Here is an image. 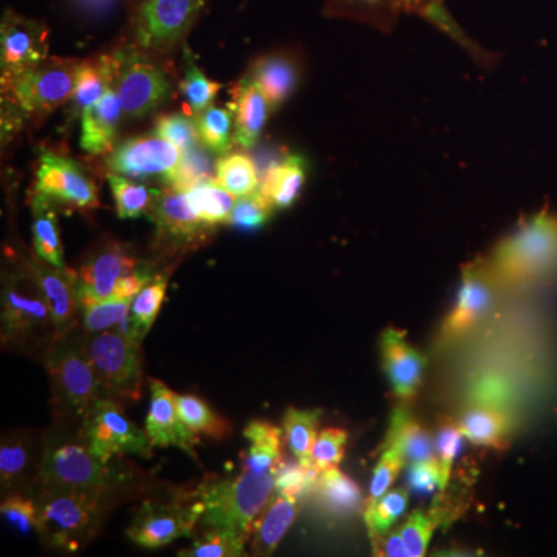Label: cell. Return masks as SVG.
<instances>
[{
	"mask_svg": "<svg viewBox=\"0 0 557 557\" xmlns=\"http://www.w3.org/2000/svg\"><path fill=\"white\" fill-rule=\"evenodd\" d=\"M119 57H102L100 60L83 62L76 69L75 89L70 100L76 112L84 110L101 100L102 95L112 87V81L119 73Z\"/></svg>",
	"mask_w": 557,
	"mask_h": 557,
	"instance_id": "f1b7e54d",
	"label": "cell"
},
{
	"mask_svg": "<svg viewBox=\"0 0 557 557\" xmlns=\"http://www.w3.org/2000/svg\"><path fill=\"white\" fill-rule=\"evenodd\" d=\"M137 267V260L119 244H106L95 251L79 270V309L95 300L113 298L120 278Z\"/></svg>",
	"mask_w": 557,
	"mask_h": 557,
	"instance_id": "e0dca14e",
	"label": "cell"
},
{
	"mask_svg": "<svg viewBox=\"0 0 557 557\" xmlns=\"http://www.w3.org/2000/svg\"><path fill=\"white\" fill-rule=\"evenodd\" d=\"M79 432L91 453L104 461L123 454L152 456L153 446L146 431L132 423L120 403L112 398L102 397L95 403L89 416L79 424Z\"/></svg>",
	"mask_w": 557,
	"mask_h": 557,
	"instance_id": "9c48e42d",
	"label": "cell"
},
{
	"mask_svg": "<svg viewBox=\"0 0 557 557\" xmlns=\"http://www.w3.org/2000/svg\"><path fill=\"white\" fill-rule=\"evenodd\" d=\"M203 507L194 494H178L170 502L146 500L127 528V536L139 547L149 549L189 537L199 527Z\"/></svg>",
	"mask_w": 557,
	"mask_h": 557,
	"instance_id": "ba28073f",
	"label": "cell"
},
{
	"mask_svg": "<svg viewBox=\"0 0 557 557\" xmlns=\"http://www.w3.org/2000/svg\"><path fill=\"white\" fill-rule=\"evenodd\" d=\"M149 218L156 223L157 242L168 251H180L201 244L207 239L208 230L212 228L194 211L188 194L171 186L170 189L159 190Z\"/></svg>",
	"mask_w": 557,
	"mask_h": 557,
	"instance_id": "7c38bea8",
	"label": "cell"
},
{
	"mask_svg": "<svg viewBox=\"0 0 557 557\" xmlns=\"http://www.w3.org/2000/svg\"><path fill=\"white\" fill-rule=\"evenodd\" d=\"M406 9L408 13L418 14V16L424 17V20L431 22L432 25L440 28L449 35L450 38L460 42L463 47H471L465 33L460 30L457 22L450 16L448 10H446L443 0H406Z\"/></svg>",
	"mask_w": 557,
	"mask_h": 557,
	"instance_id": "f907efd6",
	"label": "cell"
},
{
	"mask_svg": "<svg viewBox=\"0 0 557 557\" xmlns=\"http://www.w3.org/2000/svg\"><path fill=\"white\" fill-rule=\"evenodd\" d=\"M494 282L522 287L557 274V218L547 212L534 215L507 237L486 267Z\"/></svg>",
	"mask_w": 557,
	"mask_h": 557,
	"instance_id": "3957f363",
	"label": "cell"
},
{
	"mask_svg": "<svg viewBox=\"0 0 557 557\" xmlns=\"http://www.w3.org/2000/svg\"><path fill=\"white\" fill-rule=\"evenodd\" d=\"M185 153L168 139L137 137L126 139L112 150L109 168L115 174L132 178L160 177L170 183Z\"/></svg>",
	"mask_w": 557,
	"mask_h": 557,
	"instance_id": "4fadbf2b",
	"label": "cell"
},
{
	"mask_svg": "<svg viewBox=\"0 0 557 557\" xmlns=\"http://www.w3.org/2000/svg\"><path fill=\"white\" fill-rule=\"evenodd\" d=\"M383 448L398 449L410 463L437 458L431 434L405 408L395 409L392 413Z\"/></svg>",
	"mask_w": 557,
	"mask_h": 557,
	"instance_id": "484cf974",
	"label": "cell"
},
{
	"mask_svg": "<svg viewBox=\"0 0 557 557\" xmlns=\"http://www.w3.org/2000/svg\"><path fill=\"white\" fill-rule=\"evenodd\" d=\"M306 180L304 160L296 156L287 157L282 163L271 168L265 178L260 182L259 193L274 208L287 209L298 200Z\"/></svg>",
	"mask_w": 557,
	"mask_h": 557,
	"instance_id": "83f0119b",
	"label": "cell"
},
{
	"mask_svg": "<svg viewBox=\"0 0 557 557\" xmlns=\"http://www.w3.org/2000/svg\"><path fill=\"white\" fill-rule=\"evenodd\" d=\"M126 475L95 456L79 429L75 434L57 432L44 440L38 474L39 487L81 491L112 497Z\"/></svg>",
	"mask_w": 557,
	"mask_h": 557,
	"instance_id": "7a4b0ae2",
	"label": "cell"
},
{
	"mask_svg": "<svg viewBox=\"0 0 557 557\" xmlns=\"http://www.w3.org/2000/svg\"><path fill=\"white\" fill-rule=\"evenodd\" d=\"M153 277L156 276H153L150 267L138 265L137 269L132 270L131 273L124 274V276L120 278L115 287V293H113V298L126 299L132 302L135 296H137Z\"/></svg>",
	"mask_w": 557,
	"mask_h": 557,
	"instance_id": "6f0895ef",
	"label": "cell"
},
{
	"mask_svg": "<svg viewBox=\"0 0 557 557\" xmlns=\"http://www.w3.org/2000/svg\"><path fill=\"white\" fill-rule=\"evenodd\" d=\"M38 507L40 539L62 552H81L97 536L108 516L112 497L81 491L39 487Z\"/></svg>",
	"mask_w": 557,
	"mask_h": 557,
	"instance_id": "277c9868",
	"label": "cell"
},
{
	"mask_svg": "<svg viewBox=\"0 0 557 557\" xmlns=\"http://www.w3.org/2000/svg\"><path fill=\"white\" fill-rule=\"evenodd\" d=\"M461 440H463V434H461L458 423L450 420V418H443L440 421L437 440H435V450H437L440 468H442L440 491L448 486L450 469H453L454 460H456L461 449Z\"/></svg>",
	"mask_w": 557,
	"mask_h": 557,
	"instance_id": "f5cc1de1",
	"label": "cell"
},
{
	"mask_svg": "<svg viewBox=\"0 0 557 557\" xmlns=\"http://www.w3.org/2000/svg\"><path fill=\"white\" fill-rule=\"evenodd\" d=\"M233 113L228 110L209 106L203 112L199 113L197 119V129H199L200 141L205 148L211 150L218 156H225L233 146Z\"/></svg>",
	"mask_w": 557,
	"mask_h": 557,
	"instance_id": "ee69618b",
	"label": "cell"
},
{
	"mask_svg": "<svg viewBox=\"0 0 557 557\" xmlns=\"http://www.w3.org/2000/svg\"><path fill=\"white\" fill-rule=\"evenodd\" d=\"M408 490L398 487L392 493L384 494L373 504L366 505L364 520L372 541L388 533L391 527L401 518L403 512L408 508Z\"/></svg>",
	"mask_w": 557,
	"mask_h": 557,
	"instance_id": "f6af8a7d",
	"label": "cell"
},
{
	"mask_svg": "<svg viewBox=\"0 0 557 557\" xmlns=\"http://www.w3.org/2000/svg\"><path fill=\"white\" fill-rule=\"evenodd\" d=\"M348 435L344 429L329 428L318 435L313 448V468L318 472L339 467L346 454Z\"/></svg>",
	"mask_w": 557,
	"mask_h": 557,
	"instance_id": "816d5d0a",
	"label": "cell"
},
{
	"mask_svg": "<svg viewBox=\"0 0 557 557\" xmlns=\"http://www.w3.org/2000/svg\"><path fill=\"white\" fill-rule=\"evenodd\" d=\"M175 401H177L180 416L196 434H203L212 440H223L233 431V424L226 418L219 416L207 401L196 395H177Z\"/></svg>",
	"mask_w": 557,
	"mask_h": 557,
	"instance_id": "8d00e7d4",
	"label": "cell"
},
{
	"mask_svg": "<svg viewBox=\"0 0 557 557\" xmlns=\"http://www.w3.org/2000/svg\"><path fill=\"white\" fill-rule=\"evenodd\" d=\"M168 282H170V278L164 274L153 277L132 300L129 333L135 338L145 339L157 317H159L161 306H163L164 298H166Z\"/></svg>",
	"mask_w": 557,
	"mask_h": 557,
	"instance_id": "d590c367",
	"label": "cell"
},
{
	"mask_svg": "<svg viewBox=\"0 0 557 557\" xmlns=\"http://www.w3.org/2000/svg\"><path fill=\"white\" fill-rule=\"evenodd\" d=\"M81 115V148L94 156L112 150L121 116L124 115L119 94L109 87L101 100L84 110Z\"/></svg>",
	"mask_w": 557,
	"mask_h": 557,
	"instance_id": "603a6c76",
	"label": "cell"
},
{
	"mask_svg": "<svg viewBox=\"0 0 557 557\" xmlns=\"http://www.w3.org/2000/svg\"><path fill=\"white\" fill-rule=\"evenodd\" d=\"M273 494V471L258 472L242 467L236 478L208 479L194 493L203 507L199 527L223 528L251 537L256 520Z\"/></svg>",
	"mask_w": 557,
	"mask_h": 557,
	"instance_id": "5b68a950",
	"label": "cell"
},
{
	"mask_svg": "<svg viewBox=\"0 0 557 557\" xmlns=\"http://www.w3.org/2000/svg\"><path fill=\"white\" fill-rule=\"evenodd\" d=\"M190 205L197 215L208 225L228 223L231 211L236 205V197L219 185L218 182H201L193 189L186 190Z\"/></svg>",
	"mask_w": 557,
	"mask_h": 557,
	"instance_id": "74e56055",
	"label": "cell"
},
{
	"mask_svg": "<svg viewBox=\"0 0 557 557\" xmlns=\"http://www.w3.org/2000/svg\"><path fill=\"white\" fill-rule=\"evenodd\" d=\"M409 490L417 494H431L442 486V468L438 458L432 460L413 461L408 472Z\"/></svg>",
	"mask_w": 557,
	"mask_h": 557,
	"instance_id": "9f6ffc18",
	"label": "cell"
},
{
	"mask_svg": "<svg viewBox=\"0 0 557 557\" xmlns=\"http://www.w3.org/2000/svg\"><path fill=\"white\" fill-rule=\"evenodd\" d=\"M109 185L121 219H138L139 215L149 214L159 194V190L137 185L120 174H110Z\"/></svg>",
	"mask_w": 557,
	"mask_h": 557,
	"instance_id": "7bdbcfd3",
	"label": "cell"
},
{
	"mask_svg": "<svg viewBox=\"0 0 557 557\" xmlns=\"http://www.w3.org/2000/svg\"><path fill=\"white\" fill-rule=\"evenodd\" d=\"M215 182L234 197H245L259 190L256 164L244 153L223 157L215 166Z\"/></svg>",
	"mask_w": 557,
	"mask_h": 557,
	"instance_id": "ab89813d",
	"label": "cell"
},
{
	"mask_svg": "<svg viewBox=\"0 0 557 557\" xmlns=\"http://www.w3.org/2000/svg\"><path fill=\"white\" fill-rule=\"evenodd\" d=\"M119 61L116 94L124 115L143 119L171 97L170 81L157 65L135 53H120Z\"/></svg>",
	"mask_w": 557,
	"mask_h": 557,
	"instance_id": "8fae6325",
	"label": "cell"
},
{
	"mask_svg": "<svg viewBox=\"0 0 557 557\" xmlns=\"http://www.w3.org/2000/svg\"><path fill=\"white\" fill-rule=\"evenodd\" d=\"M461 434L472 445L485 446V448H507L511 421L504 412L491 408H475L468 410L461 417Z\"/></svg>",
	"mask_w": 557,
	"mask_h": 557,
	"instance_id": "d6a6232c",
	"label": "cell"
},
{
	"mask_svg": "<svg viewBox=\"0 0 557 557\" xmlns=\"http://www.w3.org/2000/svg\"><path fill=\"white\" fill-rule=\"evenodd\" d=\"M321 416L319 409L289 408L282 421V431L289 453L306 467H313V448Z\"/></svg>",
	"mask_w": 557,
	"mask_h": 557,
	"instance_id": "e575fe53",
	"label": "cell"
},
{
	"mask_svg": "<svg viewBox=\"0 0 557 557\" xmlns=\"http://www.w3.org/2000/svg\"><path fill=\"white\" fill-rule=\"evenodd\" d=\"M36 189L42 196L70 207H98V190L94 182L87 178L75 161L53 156L49 150H42L40 153Z\"/></svg>",
	"mask_w": 557,
	"mask_h": 557,
	"instance_id": "9a60e30c",
	"label": "cell"
},
{
	"mask_svg": "<svg viewBox=\"0 0 557 557\" xmlns=\"http://www.w3.org/2000/svg\"><path fill=\"white\" fill-rule=\"evenodd\" d=\"M33 244L39 260L53 267L64 269V252L58 228V215L49 197L38 196L33 199Z\"/></svg>",
	"mask_w": 557,
	"mask_h": 557,
	"instance_id": "1f68e13d",
	"label": "cell"
},
{
	"mask_svg": "<svg viewBox=\"0 0 557 557\" xmlns=\"http://www.w3.org/2000/svg\"><path fill=\"white\" fill-rule=\"evenodd\" d=\"M493 277L483 265H468L458 289L456 309L446 318L443 341H456L479 324L493 306Z\"/></svg>",
	"mask_w": 557,
	"mask_h": 557,
	"instance_id": "ac0fdd59",
	"label": "cell"
},
{
	"mask_svg": "<svg viewBox=\"0 0 557 557\" xmlns=\"http://www.w3.org/2000/svg\"><path fill=\"white\" fill-rule=\"evenodd\" d=\"M299 502L274 491L273 497L263 509L252 528L251 555L270 556L287 533L299 512Z\"/></svg>",
	"mask_w": 557,
	"mask_h": 557,
	"instance_id": "d4e9b609",
	"label": "cell"
},
{
	"mask_svg": "<svg viewBox=\"0 0 557 557\" xmlns=\"http://www.w3.org/2000/svg\"><path fill=\"white\" fill-rule=\"evenodd\" d=\"M406 461L408 460L398 449L383 448V456H381L379 465L373 471L368 504H373L387 493L388 487L398 478L399 471L405 467Z\"/></svg>",
	"mask_w": 557,
	"mask_h": 557,
	"instance_id": "11a10c76",
	"label": "cell"
},
{
	"mask_svg": "<svg viewBox=\"0 0 557 557\" xmlns=\"http://www.w3.org/2000/svg\"><path fill=\"white\" fill-rule=\"evenodd\" d=\"M251 78L258 84L271 109H277L296 90L299 72L292 58L271 54L256 62Z\"/></svg>",
	"mask_w": 557,
	"mask_h": 557,
	"instance_id": "4316f807",
	"label": "cell"
},
{
	"mask_svg": "<svg viewBox=\"0 0 557 557\" xmlns=\"http://www.w3.org/2000/svg\"><path fill=\"white\" fill-rule=\"evenodd\" d=\"M30 276L39 285L44 298L49 304L53 317L57 336L64 335L76 327V317L79 311L78 274L69 269L35 263Z\"/></svg>",
	"mask_w": 557,
	"mask_h": 557,
	"instance_id": "44dd1931",
	"label": "cell"
},
{
	"mask_svg": "<svg viewBox=\"0 0 557 557\" xmlns=\"http://www.w3.org/2000/svg\"><path fill=\"white\" fill-rule=\"evenodd\" d=\"M149 384L150 405L145 431L150 445L157 448L175 446L197 460L196 446L199 443V434H196L180 416L175 401L177 394L159 380H150Z\"/></svg>",
	"mask_w": 557,
	"mask_h": 557,
	"instance_id": "2e32d148",
	"label": "cell"
},
{
	"mask_svg": "<svg viewBox=\"0 0 557 557\" xmlns=\"http://www.w3.org/2000/svg\"><path fill=\"white\" fill-rule=\"evenodd\" d=\"M40 458L38 442L30 432L11 431L0 443V483L3 491L17 490L38 480Z\"/></svg>",
	"mask_w": 557,
	"mask_h": 557,
	"instance_id": "7402d4cb",
	"label": "cell"
},
{
	"mask_svg": "<svg viewBox=\"0 0 557 557\" xmlns=\"http://www.w3.org/2000/svg\"><path fill=\"white\" fill-rule=\"evenodd\" d=\"M76 69L78 65L70 62L39 64L3 83L9 84L11 98L24 112H51L72 98Z\"/></svg>",
	"mask_w": 557,
	"mask_h": 557,
	"instance_id": "30bf717a",
	"label": "cell"
},
{
	"mask_svg": "<svg viewBox=\"0 0 557 557\" xmlns=\"http://www.w3.org/2000/svg\"><path fill=\"white\" fill-rule=\"evenodd\" d=\"M314 496L319 505L333 516L354 515L362 505L361 490L338 468L319 472Z\"/></svg>",
	"mask_w": 557,
	"mask_h": 557,
	"instance_id": "836d02e7",
	"label": "cell"
},
{
	"mask_svg": "<svg viewBox=\"0 0 557 557\" xmlns=\"http://www.w3.org/2000/svg\"><path fill=\"white\" fill-rule=\"evenodd\" d=\"M381 357L395 397L403 403L413 399L426 368L423 355L410 346L405 332L391 327L381 335Z\"/></svg>",
	"mask_w": 557,
	"mask_h": 557,
	"instance_id": "ffe728a7",
	"label": "cell"
},
{
	"mask_svg": "<svg viewBox=\"0 0 557 557\" xmlns=\"http://www.w3.org/2000/svg\"><path fill=\"white\" fill-rule=\"evenodd\" d=\"M156 135L177 146L183 153L196 150L200 141L197 123L182 113L160 116L156 124Z\"/></svg>",
	"mask_w": 557,
	"mask_h": 557,
	"instance_id": "7dc6e473",
	"label": "cell"
},
{
	"mask_svg": "<svg viewBox=\"0 0 557 557\" xmlns=\"http://www.w3.org/2000/svg\"><path fill=\"white\" fill-rule=\"evenodd\" d=\"M249 536L223 528H203L193 542V547L180 553L188 557H240L247 556L245 547Z\"/></svg>",
	"mask_w": 557,
	"mask_h": 557,
	"instance_id": "60d3db41",
	"label": "cell"
},
{
	"mask_svg": "<svg viewBox=\"0 0 557 557\" xmlns=\"http://www.w3.org/2000/svg\"><path fill=\"white\" fill-rule=\"evenodd\" d=\"M0 515L3 522L22 536H28L38 527V507L35 498L25 497L21 493H13L3 498Z\"/></svg>",
	"mask_w": 557,
	"mask_h": 557,
	"instance_id": "bcb514c9",
	"label": "cell"
},
{
	"mask_svg": "<svg viewBox=\"0 0 557 557\" xmlns=\"http://www.w3.org/2000/svg\"><path fill=\"white\" fill-rule=\"evenodd\" d=\"M44 368L49 375L57 416L72 423H83L95 403L104 397L87 351L84 330L75 327L57 336L44 354Z\"/></svg>",
	"mask_w": 557,
	"mask_h": 557,
	"instance_id": "6da1fadb",
	"label": "cell"
},
{
	"mask_svg": "<svg viewBox=\"0 0 557 557\" xmlns=\"http://www.w3.org/2000/svg\"><path fill=\"white\" fill-rule=\"evenodd\" d=\"M282 431L270 421L255 420L245 428L244 435L249 442L248 453L242 457V467L252 471H273L282 460Z\"/></svg>",
	"mask_w": 557,
	"mask_h": 557,
	"instance_id": "4dcf8cb0",
	"label": "cell"
},
{
	"mask_svg": "<svg viewBox=\"0 0 557 557\" xmlns=\"http://www.w3.org/2000/svg\"><path fill=\"white\" fill-rule=\"evenodd\" d=\"M274 491L295 498L299 504L314 496L319 472L313 467H306L300 461H288L282 458L273 469Z\"/></svg>",
	"mask_w": 557,
	"mask_h": 557,
	"instance_id": "b9f144b4",
	"label": "cell"
},
{
	"mask_svg": "<svg viewBox=\"0 0 557 557\" xmlns=\"http://www.w3.org/2000/svg\"><path fill=\"white\" fill-rule=\"evenodd\" d=\"M329 11L384 33L394 30L401 14L408 13L406 0H329Z\"/></svg>",
	"mask_w": 557,
	"mask_h": 557,
	"instance_id": "f546056e",
	"label": "cell"
},
{
	"mask_svg": "<svg viewBox=\"0 0 557 557\" xmlns=\"http://www.w3.org/2000/svg\"><path fill=\"white\" fill-rule=\"evenodd\" d=\"M87 351L104 397L119 403L141 399V341L124 330H108L87 335Z\"/></svg>",
	"mask_w": 557,
	"mask_h": 557,
	"instance_id": "52a82bcc",
	"label": "cell"
},
{
	"mask_svg": "<svg viewBox=\"0 0 557 557\" xmlns=\"http://www.w3.org/2000/svg\"><path fill=\"white\" fill-rule=\"evenodd\" d=\"M373 555L388 556V557H408L406 552L405 542H403L401 531H394L392 534H384L373 539Z\"/></svg>",
	"mask_w": 557,
	"mask_h": 557,
	"instance_id": "680465c9",
	"label": "cell"
},
{
	"mask_svg": "<svg viewBox=\"0 0 557 557\" xmlns=\"http://www.w3.org/2000/svg\"><path fill=\"white\" fill-rule=\"evenodd\" d=\"M2 344L17 350L42 351L57 338L53 317L39 285L30 276H9L2 288Z\"/></svg>",
	"mask_w": 557,
	"mask_h": 557,
	"instance_id": "8992f818",
	"label": "cell"
},
{
	"mask_svg": "<svg viewBox=\"0 0 557 557\" xmlns=\"http://www.w3.org/2000/svg\"><path fill=\"white\" fill-rule=\"evenodd\" d=\"M131 304V300L109 298L95 300V302L81 307L84 333L95 335V333L115 329L129 333Z\"/></svg>",
	"mask_w": 557,
	"mask_h": 557,
	"instance_id": "f35d334b",
	"label": "cell"
},
{
	"mask_svg": "<svg viewBox=\"0 0 557 557\" xmlns=\"http://www.w3.org/2000/svg\"><path fill=\"white\" fill-rule=\"evenodd\" d=\"M3 79L27 72L46 60V30L36 22L7 14L2 22Z\"/></svg>",
	"mask_w": 557,
	"mask_h": 557,
	"instance_id": "d6986e66",
	"label": "cell"
},
{
	"mask_svg": "<svg viewBox=\"0 0 557 557\" xmlns=\"http://www.w3.org/2000/svg\"><path fill=\"white\" fill-rule=\"evenodd\" d=\"M438 523L431 515H424L423 511H416L403 525L401 537L405 542L408 557H421L426 555L429 542Z\"/></svg>",
	"mask_w": 557,
	"mask_h": 557,
	"instance_id": "db71d44e",
	"label": "cell"
},
{
	"mask_svg": "<svg viewBox=\"0 0 557 557\" xmlns=\"http://www.w3.org/2000/svg\"><path fill=\"white\" fill-rule=\"evenodd\" d=\"M203 0H145L138 14L137 39L146 49H168L189 30Z\"/></svg>",
	"mask_w": 557,
	"mask_h": 557,
	"instance_id": "5bb4252c",
	"label": "cell"
},
{
	"mask_svg": "<svg viewBox=\"0 0 557 557\" xmlns=\"http://www.w3.org/2000/svg\"><path fill=\"white\" fill-rule=\"evenodd\" d=\"M273 209V205L259 190H256L255 194L236 200L228 223L240 230H259L269 222Z\"/></svg>",
	"mask_w": 557,
	"mask_h": 557,
	"instance_id": "c3c4849f",
	"label": "cell"
},
{
	"mask_svg": "<svg viewBox=\"0 0 557 557\" xmlns=\"http://www.w3.org/2000/svg\"><path fill=\"white\" fill-rule=\"evenodd\" d=\"M220 84L212 83L211 79L201 73L196 62L189 61L186 64L185 79L182 83V91L189 109L199 115L209 106H212L215 95L219 94Z\"/></svg>",
	"mask_w": 557,
	"mask_h": 557,
	"instance_id": "681fc988",
	"label": "cell"
},
{
	"mask_svg": "<svg viewBox=\"0 0 557 557\" xmlns=\"http://www.w3.org/2000/svg\"><path fill=\"white\" fill-rule=\"evenodd\" d=\"M271 106L263 97L258 84L251 76L240 81L234 90L233 115L236 134L234 139L244 148H252L258 143L267 121Z\"/></svg>",
	"mask_w": 557,
	"mask_h": 557,
	"instance_id": "cb8c5ba5",
	"label": "cell"
}]
</instances>
